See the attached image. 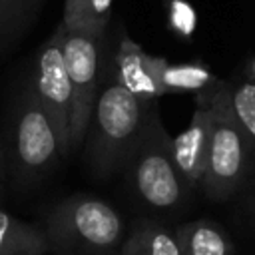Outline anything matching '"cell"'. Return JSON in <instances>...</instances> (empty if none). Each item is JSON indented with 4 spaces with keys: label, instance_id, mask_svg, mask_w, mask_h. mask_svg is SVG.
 I'll return each instance as SVG.
<instances>
[{
    "label": "cell",
    "instance_id": "cell-15",
    "mask_svg": "<svg viewBox=\"0 0 255 255\" xmlns=\"http://www.w3.org/2000/svg\"><path fill=\"white\" fill-rule=\"evenodd\" d=\"M225 92L231 114L255 157V82L249 78H235L225 82Z\"/></svg>",
    "mask_w": 255,
    "mask_h": 255
},
{
    "label": "cell",
    "instance_id": "cell-1",
    "mask_svg": "<svg viewBox=\"0 0 255 255\" xmlns=\"http://www.w3.org/2000/svg\"><path fill=\"white\" fill-rule=\"evenodd\" d=\"M153 104L157 102L139 100L110 76H102L84 135L88 163L98 177H108L124 165Z\"/></svg>",
    "mask_w": 255,
    "mask_h": 255
},
{
    "label": "cell",
    "instance_id": "cell-3",
    "mask_svg": "<svg viewBox=\"0 0 255 255\" xmlns=\"http://www.w3.org/2000/svg\"><path fill=\"white\" fill-rule=\"evenodd\" d=\"M122 167L137 199L151 209L177 207L189 193L173 163L171 135L161 122L157 104L149 108L143 128Z\"/></svg>",
    "mask_w": 255,
    "mask_h": 255
},
{
    "label": "cell",
    "instance_id": "cell-11",
    "mask_svg": "<svg viewBox=\"0 0 255 255\" xmlns=\"http://www.w3.org/2000/svg\"><path fill=\"white\" fill-rule=\"evenodd\" d=\"M118 255H179L175 229L153 219H139L126 231Z\"/></svg>",
    "mask_w": 255,
    "mask_h": 255
},
{
    "label": "cell",
    "instance_id": "cell-17",
    "mask_svg": "<svg viewBox=\"0 0 255 255\" xmlns=\"http://www.w3.org/2000/svg\"><path fill=\"white\" fill-rule=\"evenodd\" d=\"M28 0H0V42H8L24 18Z\"/></svg>",
    "mask_w": 255,
    "mask_h": 255
},
{
    "label": "cell",
    "instance_id": "cell-5",
    "mask_svg": "<svg viewBox=\"0 0 255 255\" xmlns=\"http://www.w3.org/2000/svg\"><path fill=\"white\" fill-rule=\"evenodd\" d=\"M62 30V58L72 90V116H70V151L80 147L84 141L88 122L96 96L102 86L104 76V36L82 32V30Z\"/></svg>",
    "mask_w": 255,
    "mask_h": 255
},
{
    "label": "cell",
    "instance_id": "cell-7",
    "mask_svg": "<svg viewBox=\"0 0 255 255\" xmlns=\"http://www.w3.org/2000/svg\"><path fill=\"white\" fill-rule=\"evenodd\" d=\"M30 90L50 116L62 143V153H70V116H72V90L62 58V30L48 38L36 54L34 76Z\"/></svg>",
    "mask_w": 255,
    "mask_h": 255
},
{
    "label": "cell",
    "instance_id": "cell-6",
    "mask_svg": "<svg viewBox=\"0 0 255 255\" xmlns=\"http://www.w3.org/2000/svg\"><path fill=\"white\" fill-rule=\"evenodd\" d=\"M12 155L14 167L22 179H38L46 175L64 155L56 128L30 88L16 108Z\"/></svg>",
    "mask_w": 255,
    "mask_h": 255
},
{
    "label": "cell",
    "instance_id": "cell-8",
    "mask_svg": "<svg viewBox=\"0 0 255 255\" xmlns=\"http://www.w3.org/2000/svg\"><path fill=\"white\" fill-rule=\"evenodd\" d=\"M211 96L213 92L195 98L197 106L189 126L183 131H179L175 137H171L173 163L187 191L201 187L205 175L209 137H211Z\"/></svg>",
    "mask_w": 255,
    "mask_h": 255
},
{
    "label": "cell",
    "instance_id": "cell-12",
    "mask_svg": "<svg viewBox=\"0 0 255 255\" xmlns=\"http://www.w3.org/2000/svg\"><path fill=\"white\" fill-rule=\"evenodd\" d=\"M179 255H233L227 231L211 219H195L175 229Z\"/></svg>",
    "mask_w": 255,
    "mask_h": 255
},
{
    "label": "cell",
    "instance_id": "cell-10",
    "mask_svg": "<svg viewBox=\"0 0 255 255\" xmlns=\"http://www.w3.org/2000/svg\"><path fill=\"white\" fill-rule=\"evenodd\" d=\"M155 76L159 94H179V92H193L195 98L207 96L215 92L221 84L209 70V66L201 62H187V64H169L165 58L157 56Z\"/></svg>",
    "mask_w": 255,
    "mask_h": 255
},
{
    "label": "cell",
    "instance_id": "cell-2",
    "mask_svg": "<svg viewBox=\"0 0 255 255\" xmlns=\"http://www.w3.org/2000/svg\"><path fill=\"white\" fill-rule=\"evenodd\" d=\"M42 231L56 255H118L126 223L104 199L76 193L50 209Z\"/></svg>",
    "mask_w": 255,
    "mask_h": 255
},
{
    "label": "cell",
    "instance_id": "cell-19",
    "mask_svg": "<svg viewBox=\"0 0 255 255\" xmlns=\"http://www.w3.org/2000/svg\"><path fill=\"white\" fill-rule=\"evenodd\" d=\"M0 171H2V149H0Z\"/></svg>",
    "mask_w": 255,
    "mask_h": 255
},
{
    "label": "cell",
    "instance_id": "cell-18",
    "mask_svg": "<svg viewBox=\"0 0 255 255\" xmlns=\"http://www.w3.org/2000/svg\"><path fill=\"white\" fill-rule=\"evenodd\" d=\"M251 82H255V62H253V72H251V76H247Z\"/></svg>",
    "mask_w": 255,
    "mask_h": 255
},
{
    "label": "cell",
    "instance_id": "cell-13",
    "mask_svg": "<svg viewBox=\"0 0 255 255\" xmlns=\"http://www.w3.org/2000/svg\"><path fill=\"white\" fill-rule=\"evenodd\" d=\"M50 253L42 227L26 223L0 209V255H46Z\"/></svg>",
    "mask_w": 255,
    "mask_h": 255
},
{
    "label": "cell",
    "instance_id": "cell-9",
    "mask_svg": "<svg viewBox=\"0 0 255 255\" xmlns=\"http://www.w3.org/2000/svg\"><path fill=\"white\" fill-rule=\"evenodd\" d=\"M155 64L157 56H149L129 38H122L112 54L110 64L104 60V74L122 84L139 100L157 102L161 94L157 86Z\"/></svg>",
    "mask_w": 255,
    "mask_h": 255
},
{
    "label": "cell",
    "instance_id": "cell-4",
    "mask_svg": "<svg viewBox=\"0 0 255 255\" xmlns=\"http://www.w3.org/2000/svg\"><path fill=\"white\" fill-rule=\"evenodd\" d=\"M253 159L251 147L231 114L225 82H221L211 96V137L201 183L203 193L213 201L231 197L245 185Z\"/></svg>",
    "mask_w": 255,
    "mask_h": 255
},
{
    "label": "cell",
    "instance_id": "cell-16",
    "mask_svg": "<svg viewBox=\"0 0 255 255\" xmlns=\"http://www.w3.org/2000/svg\"><path fill=\"white\" fill-rule=\"evenodd\" d=\"M169 16V24L175 34L181 38H189L195 30V12L193 6L187 4L185 0H163Z\"/></svg>",
    "mask_w": 255,
    "mask_h": 255
},
{
    "label": "cell",
    "instance_id": "cell-14",
    "mask_svg": "<svg viewBox=\"0 0 255 255\" xmlns=\"http://www.w3.org/2000/svg\"><path fill=\"white\" fill-rule=\"evenodd\" d=\"M114 0H64L62 26L66 30H82L106 36Z\"/></svg>",
    "mask_w": 255,
    "mask_h": 255
}]
</instances>
